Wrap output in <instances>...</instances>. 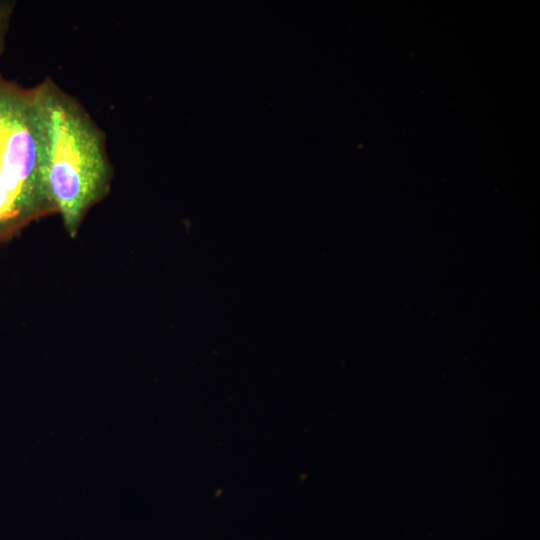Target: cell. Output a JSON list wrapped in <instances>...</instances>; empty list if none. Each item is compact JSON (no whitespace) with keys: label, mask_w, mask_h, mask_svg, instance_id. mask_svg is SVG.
I'll return each instance as SVG.
<instances>
[{"label":"cell","mask_w":540,"mask_h":540,"mask_svg":"<svg viewBox=\"0 0 540 540\" xmlns=\"http://www.w3.org/2000/svg\"><path fill=\"white\" fill-rule=\"evenodd\" d=\"M47 212L32 88L0 74V241Z\"/></svg>","instance_id":"2"},{"label":"cell","mask_w":540,"mask_h":540,"mask_svg":"<svg viewBox=\"0 0 540 540\" xmlns=\"http://www.w3.org/2000/svg\"><path fill=\"white\" fill-rule=\"evenodd\" d=\"M15 4L10 0H0V56L4 52Z\"/></svg>","instance_id":"3"},{"label":"cell","mask_w":540,"mask_h":540,"mask_svg":"<svg viewBox=\"0 0 540 540\" xmlns=\"http://www.w3.org/2000/svg\"><path fill=\"white\" fill-rule=\"evenodd\" d=\"M31 88L44 194L74 236L88 210L110 188L105 135L81 103L52 79Z\"/></svg>","instance_id":"1"}]
</instances>
